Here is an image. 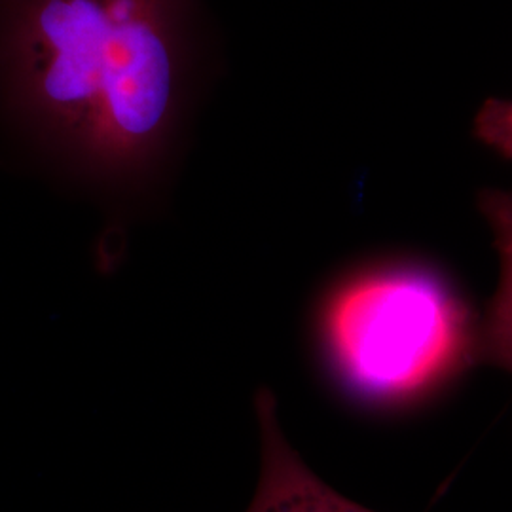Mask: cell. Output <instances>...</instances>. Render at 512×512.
I'll list each match as a JSON object with an SVG mask.
<instances>
[{
	"label": "cell",
	"mask_w": 512,
	"mask_h": 512,
	"mask_svg": "<svg viewBox=\"0 0 512 512\" xmlns=\"http://www.w3.org/2000/svg\"><path fill=\"white\" fill-rule=\"evenodd\" d=\"M200 76L196 0H0V110L59 173L154 188Z\"/></svg>",
	"instance_id": "6da1fadb"
},
{
	"label": "cell",
	"mask_w": 512,
	"mask_h": 512,
	"mask_svg": "<svg viewBox=\"0 0 512 512\" xmlns=\"http://www.w3.org/2000/svg\"><path fill=\"white\" fill-rule=\"evenodd\" d=\"M340 382L372 403H406L484 361L482 329L442 275L387 264L340 283L321 313Z\"/></svg>",
	"instance_id": "7a4b0ae2"
},
{
	"label": "cell",
	"mask_w": 512,
	"mask_h": 512,
	"mask_svg": "<svg viewBox=\"0 0 512 512\" xmlns=\"http://www.w3.org/2000/svg\"><path fill=\"white\" fill-rule=\"evenodd\" d=\"M260 431V475L245 512H376L336 492L315 475L285 437L277 399L268 387L255 395Z\"/></svg>",
	"instance_id": "3957f363"
}]
</instances>
